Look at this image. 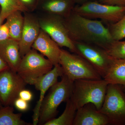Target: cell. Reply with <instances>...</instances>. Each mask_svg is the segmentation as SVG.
Masks as SVG:
<instances>
[{
    "label": "cell",
    "instance_id": "cell-1",
    "mask_svg": "<svg viewBox=\"0 0 125 125\" xmlns=\"http://www.w3.org/2000/svg\"><path fill=\"white\" fill-rule=\"evenodd\" d=\"M70 37L74 42L92 44L106 50L114 40L102 21L85 18L72 10L65 18Z\"/></svg>",
    "mask_w": 125,
    "mask_h": 125
},
{
    "label": "cell",
    "instance_id": "cell-2",
    "mask_svg": "<svg viewBox=\"0 0 125 125\" xmlns=\"http://www.w3.org/2000/svg\"><path fill=\"white\" fill-rule=\"evenodd\" d=\"M109 84L104 79H79L75 81L71 99L77 109L91 103L101 109Z\"/></svg>",
    "mask_w": 125,
    "mask_h": 125
},
{
    "label": "cell",
    "instance_id": "cell-3",
    "mask_svg": "<svg viewBox=\"0 0 125 125\" xmlns=\"http://www.w3.org/2000/svg\"><path fill=\"white\" fill-rule=\"evenodd\" d=\"M73 83L64 74L60 81H57L50 88L41 104L39 125H44L55 118L59 105L63 102H67L71 97Z\"/></svg>",
    "mask_w": 125,
    "mask_h": 125
},
{
    "label": "cell",
    "instance_id": "cell-4",
    "mask_svg": "<svg viewBox=\"0 0 125 125\" xmlns=\"http://www.w3.org/2000/svg\"><path fill=\"white\" fill-rule=\"evenodd\" d=\"M59 64L64 74L74 81L79 79L100 80L103 78L88 62L78 54L61 49Z\"/></svg>",
    "mask_w": 125,
    "mask_h": 125
},
{
    "label": "cell",
    "instance_id": "cell-5",
    "mask_svg": "<svg viewBox=\"0 0 125 125\" xmlns=\"http://www.w3.org/2000/svg\"><path fill=\"white\" fill-rule=\"evenodd\" d=\"M99 111L107 117L109 125H125V93L122 86L108 84Z\"/></svg>",
    "mask_w": 125,
    "mask_h": 125
},
{
    "label": "cell",
    "instance_id": "cell-6",
    "mask_svg": "<svg viewBox=\"0 0 125 125\" xmlns=\"http://www.w3.org/2000/svg\"><path fill=\"white\" fill-rule=\"evenodd\" d=\"M54 66L47 58L32 48L22 57L17 73L27 84L33 85L36 81L51 71Z\"/></svg>",
    "mask_w": 125,
    "mask_h": 125
},
{
    "label": "cell",
    "instance_id": "cell-7",
    "mask_svg": "<svg viewBox=\"0 0 125 125\" xmlns=\"http://www.w3.org/2000/svg\"><path fill=\"white\" fill-rule=\"evenodd\" d=\"M73 11L92 19H99L112 23L120 20L125 13V6L113 5L90 1L75 6Z\"/></svg>",
    "mask_w": 125,
    "mask_h": 125
},
{
    "label": "cell",
    "instance_id": "cell-8",
    "mask_svg": "<svg viewBox=\"0 0 125 125\" xmlns=\"http://www.w3.org/2000/svg\"><path fill=\"white\" fill-rule=\"evenodd\" d=\"M38 19L41 29L46 33L60 47L67 48L72 53L76 54V47L70 37L64 18L44 14Z\"/></svg>",
    "mask_w": 125,
    "mask_h": 125
},
{
    "label": "cell",
    "instance_id": "cell-9",
    "mask_svg": "<svg viewBox=\"0 0 125 125\" xmlns=\"http://www.w3.org/2000/svg\"><path fill=\"white\" fill-rule=\"evenodd\" d=\"M76 54L81 56L93 66L104 79L113 58L105 49L92 44L74 42Z\"/></svg>",
    "mask_w": 125,
    "mask_h": 125
},
{
    "label": "cell",
    "instance_id": "cell-10",
    "mask_svg": "<svg viewBox=\"0 0 125 125\" xmlns=\"http://www.w3.org/2000/svg\"><path fill=\"white\" fill-rule=\"evenodd\" d=\"M27 84L10 68L0 72V101L3 106H12Z\"/></svg>",
    "mask_w": 125,
    "mask_h": 125
},
{
    "label": "cell",
    "instance_id": "cell-11",
    "mask_svg": "<svg viewBox=\"0 0 125 125\" xmlns=\"http://www.w3.org/2000/svg\"><path fill=\"white\" fill-rule=\"evenodd\" d=\"M24 24L21 37L19 41L20 52L22 57L29 52L40 33L41 28L38 18L30 12H25Z\"/></svg>",
    "mask_w": 125,
    "mask_h": 125
},
{
    "label": "cell",
    "instance_id": "cell-12",
    "mask_svg": "<svg viewBox=\"0 0 125 125\" xmlns=\"http://www.w3.org/2000/svg\"><path fill=\"white\" fill-rule=\"evenodd\" d=\"M64 75L62 67L60 64L54 66L52 69L36 81L34 84L36 89L40 91L39 99L33 110L32 125L38 124L41 104L47 91L58 81L59 77Z\"/></svg>",
    "mask_w": 125,
    "mask_h": 125
},
{
    "label": "cell",
    "instance_id": "cell-13",
    "mask_svg": "<svg viewBox=\"0 0 125 125\" xmlns=\"http://www.w3.org/2000/svg\"><path fill=\"white\" fill-rule=\"evenodd\" d=\"M73 125H109L107 117L91 103L77 109Z\"/></svg>",
    "mask_w": 125,
    "mask_h": 125
},
{
    "label": "cell",
    "instance_id": "cell-14",
    "mask_svg": "<svg viewBox=\"0 0 125 125\" xmlns=\"http://www.w3.org/2000/svg\"><path fill=\"white\" fill-rule=\"evenodd\" d=\"M32 48L46 57L54 66L59 64L61 48L42 30H40Z\"/></svg>",
    "mask_w": 125,
    "mask_h": 125
},
{
    "label": "cell",
    "instance_id": "cell-15",
    "mask_svg": "<svg viewBox=\"0 0 125 125\" xmlns=\"http://www.w3.org/2000/svg\"><path fill=\"white\" fill-rule=\"evenodd\" d=\"M0 56L10 70L17 72L22 58L19 42L10 38L0 43Z\"/></svg>",
    "mask_w": 125,
    "mask_h": 125
},
{
    "label": "cell",
    "instance_id": "cell-16",
    "mask_svg": "<svg viewBox=\"0 0 125 125\" xmlns=\"http://www.w3.org/2000/svg\"><path fill=\"white\" fill-rule=\"evenodd\" d=\"M73 0H40L37 9L44 14L67 18L75 6Z\"/></svg>",
    "mask_w": 125,
    "mask_h": 125
},
{
    "label": "cell",
    "instance_id": "cell-17",
    "mask_svg": "<svg viewBox=\"0 0 125 125\" xmlns=\"http://www.w3.org/2000/svg\"><path fill=\"white\" fill-rule=\"evenodd\" d=\"M104 79L108 84H118L125 88V60L113 58Z\"/></svg>",
    "mask_w": 125,
    "mask_h": 125
},
{
    "label": "cell",
    "instance_id": "cell-18",
    "mask_svg": "<svg viewBox=\"0 0 125 125\" xmlns=\"http://www.w3.org/2000/svg\"><path fill=\"white\" fill-rule=\"evenodd\" d=\"M22 11L17 10L7 16L5 22L9 28L10 38L19 41L21 37L24 24Z\"/></svg>",
    "mask_w": 125,
    "mask_h": 125
},
{
    "label": "cell",
    "instance_id": "cell-19",
    "mask_svg": "<svg viewBox=\"0 0 125 125\" xmlns=\"http://www.w3.org/2000/svg\"><path fill=\"white\" fill-rule=\"evenodd\" d=\"M21 113H15L11 106L0 108V125H30L22 119Z\"/></svg>",
    "mask_w": 125,
    "mask_h": 125
},
{
    "label": "cell",
    "instance_id": "cell-20",
    "mask_svg": "<svg viewBox=\"0 0 125 125\" xmlns=\"http://www.w3.org/2000/svg\"><path fill=\"white\" fill-rule=\"evenodd\" d=\"M66 102L64 111L60 116L49 121L44 125H73L77 108L71 98Z\"/></svg>",
    "mask_w": 125,
    "mask_h": 125
},
{
    "label": "cell",
    "instance_id": "cell-21",
    "mask_svg": "<svg viewBox=\"0 0 125 125\" xmlns=\"http://www.w3.org/2000/svg\"><path fill=\"white\" fill-rule=\"evenodd\" d=\"M0 19L2 24L7 16L14 11L20 10L23 13L27 12L19 0H0Z\"/></svg>",
    "mask_w": 125,
    "mask_h": 125
},
{
    "label": "cell",
    "instance_id": "cell-22",
    "mask_svg": "<svg viewBox=\"0 0 125 125\" xmlns=\"http://www.w3.org/2000/svg\"><path fill=\"white\" fill-rule=\"evenodd\" d=\"M106 51L112 58L125 60V40H114Z\"/></svg>",
    "mask_w": 125,
    "mask_h": 125
},
{
    "label": "cell",
    "instance_id": "cell-23",
    "mask_svg": "<svg viewBox=\"0 0 125 125\" xmlns=\"http://www.w3.org/2000/svg\"><path fill=\"white\" fill-rule=\"evenodd\" d=\"M114 40H121L125 38V13L116 22L112 23L108 28Z\"/></svg>",
    "mask_w": 125,
    "mask_h": 125
},
{
    "label": "cell",
    "instance_id": "cell-24",
    "mask_svg": "<svg viewBox=\"0 0 125 125\" xmlns=\"http://www.w3.org/2000/svg\"><path fill=\"white\" fill-rule=\"evenodd\" d=\"M27 12H31L37 9L40 0H19Z\"/></svg>",
    "mask_w": 125,
    "mask_h": 125
},
{
    "label": "cell",
    "instance_id": "cell-25",
    "mask_svg": "<svg viewBox=\"0 0 125 125\" xmlns=\"http://www.w3.org/2000/svg\"><path fill=\"white\" fill-rule=\"evenodd\" d=\"M13 105L20 112L26 111L29 108L28 102L19 97L15 100Z\"/></svg>",
    "mask_w": 125,
    "mask_h": 125
},
{
    "label": "cell",
    "instance_id": "cell-26",
    "mask_svg": "<svg viewBox=\"0 0 125 125\" xmlns=\"http://www.w3.org/2000/svg\"><path fill=\"white\" fill-rule=\"evenodd\" d=\"M10 38L9 28L6 23L0 25V43Z\"/></svg>",
    "mask_w": 125,
    "mask_h": 125
},
{
    "label": "cell",
    "instance_id": "cell-27",
    "mask_svg": "<svg viewBox=\"0 0 125 125\" xmlns=\"http://www.w3.org/2000/svg\"><path fill=\"white\" fill-rule=\"evenodd\" d=\"M33 97V95L31 91L25 89L21 90L19 94V98L22 99L28 102L32 100Z\"/></svg>",
    "mask_w": 125,
    "mask_h": 125
},
{
    "label": "cell",
    "instance_id": "cell-28",
    "mask_svg": "<svg viewBox=\"0 0 125 125\" xmlns=\"http://www.w3.org/2000/svg\"><path fill=\"white\" fill-rule=\"evenodd\" d=\"M99 2L106 4L125 6V0H98Z\"/></svg>",
    "mask_w": 125,
    "mask_h": 125
},
{
    "label": "cell",
    "instance_id": "cell-29",
    "mask_svg": "<svg viewBox=\"0 0 125 125\" xmlns=\"http://www.w3.org/2000/svg\"><path fill=\"white\" fill-rule=\"evenodd\" d=\"M9 68L7 64L4 61L0 56V72Z\"/></svg>",
    "mask_w": 125,
    "mask_h": 125
},
{
    "label": "cell",
    "instance_id": "cell-30",
    "mask_svg": "<svg viewBox=\"0 0 125 125\" xmlns=\"http://www.w3.org/2000/svg\"><path fill=\"white\" fill-rule=\"evenodd\" d=\"M75 4H79V5L83 3H84L87 1H90L93 0H73Z\"/></svg>",
    "mask_w": 125,
    "mask_h": 125
},
{
    "label": "cell",
    "instance_id": "cell-31",
    "mask_svg": "<svg viewBox=\"0 0 125 125\" xmlns=\"http://www.w3.org/2000/svg\"><path fill=\"white\" fill-rule=\"evenodd\" d=\"M3 106V105H2V104L1 103L0 101V108L2 107Z\"/></svg>",
    "mask_w": 125,
    "mask_h": 125
},
{
    "label": "cell",
    "instance_id": "cell-32",
    "mask_svg": "<svg viewBox=\"0 0 125 125\" xmlns=\"http://www.w3.org/2000/svg\"><path fill=\"white\" fill-rule=\"evenodd\" d=\"M123 87V89L124 90V91H125V88H123V87Z\"/></svg>",
    "mask_w": 125,
    "mask_h": 125
},
{
    "label": "cell",
    "instance_id": "cell-33",
    "mask_svg": "<svg viewBox=\"0 0 125 125\" xmlns=\"http://www.w3.org/2000/svg\"><path fill=\"white\" fill-rule=\"evenodd\" d=\"M2 24L1 23V22L0 19V25Z\"/></svg>",
    "mask_w": 125,
    "mask_h": 125
},
{
    "label": "cell",
    "instance_id": "cell-34",
    "mask_svg": "<svg viewBox=\"0 0 125 125\" xmlns=\"http://www.w3.org/2000/svg\"><path fill=\"white\" fill-rule=\"evenodd\" d=\"M1 11V8H0V13Z\"/></svg>",
    "mask_w": 125,
    "mask_h": 125
}]
</instances>
